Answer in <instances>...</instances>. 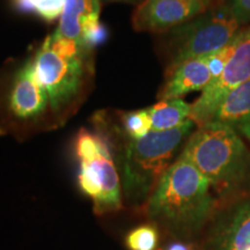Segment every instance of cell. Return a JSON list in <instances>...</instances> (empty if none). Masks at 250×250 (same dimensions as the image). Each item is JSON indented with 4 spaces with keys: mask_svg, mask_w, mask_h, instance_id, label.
I'll use <instances>...</instances> for the list:
<instances>
[{
    "mask_svg": "<svg viewBox=\"0 0 250 250\" xmlns=\"http://www.w3.org/2000/svg\"><path fill=\"white\" fill-rule=\"evenodd\" d=\"M93 129L108 143L120 173L122 192L129 204L147 202L156 184L173 164V159L190 134L195 123L191 120L173 130L151 131L142 138L125 134L112 118L110 109L96 111Z\"/></svg>",
    "mask_w": 250,
    "mask_h": 250,
    "instance_id": "obj_1",
    "label": "cell"
},
{
    "mask_svg": "<svg viewBox=\"0 0 250 250\" xmlns=\"http://www.w3.org/2000/svg\"><path fill=\"white\" fill-rule=\"evenodd\" d=\"M30 59L36 80L48 96L56 127H61L79 110L92 90L94 49L52 33Z\"/></svg>",
    "mask_w": 250,
    "mask_h": 250,
    "instance_id": "obj_2",
    "label": "cell"
},
{
    "mask_svg": "<svg viewBox=\"0 0 250 250\" xmlns=\"http://www.w3.org/2000/svg\"><path fill=\"white\" fill-rule=\"evenodd\" d=\"M188 159L228 205L250 197V147L235 130L212 121L196 127L183 145Z\"/></svg>",
    "mask_w": 250,
    "mask_h": 250,
    "instance_id": "obj_3",
    "label": "cell"
},
{
    "mask_svg": "<svg viewBox=\"0 0 250 250\" xmlns=\"http://www.w3.org/2000/svg\"><path fill=\"white\" fill-rule=\"evenodd\" d=\"M214 208L208 179L181 154L162 175L146 204L153 223L177 237L199 232Z\"/></svg>",
    "mask_w": 250,
    "mask_h": 250,
    "instance_id": "obj_4",
    "label": "cell"
},
{
    "mask_svg": "<svg viewBox=\"0 0 250 250\" xmlns=\"http://www.w3.org/2000/svg\"><path fill=\"white\" fill-rule=\"evenodd\" d=\"M56 129L48 96L36 80L30 56L0 67V134L24 139Z\"/></svg>",
    "mask_w": 250,
    "mask_h": 250,
    "instance_id": "obj_5",
    "label": "cell"
},
{
    "mask_svg": "<svg viewBox=\"0 0 250 250\" xmlns=\"http://www.w3.org/2000/svg\"><path fill=\"white\" fill-rule=\"evenodd\" d=\"M241 29L226 1L166 33V70L223 49Z\"/></svg>",
    "mask_w": 250,
    "mask_h": 250,
    "instance_id": "obj_6",
    "label": "cell"
},
{
    "mask_svg": "<svg viewBox=\"0 0 250 250\" xmlns=\"http://www.w3.org/2000/svg\"><path fill=\"white\" fill-rule=\"evenodd\" d=\"M79 161L78 183L92 199L96 213H110L122 208V183L108 143L95 131L81 129L74 139Z\"/></svg>",
    "mask_w": 250,
    "mask_h": 250,
    "instance_id": "obj_7",
    "label": "cell"
},
{
    "mask_svg": "<svg viewBox=\"0 0 250 250\" xmlns=\"http://www.w3.org/2000/svg\"><path fill=\"white\" fill-rule=\"evenodd\" d=\"M250 80V26L236 34V44L221 76L211 81L201 96L191 103L190 120L196 127L210 123L225 99Z\"/></svg>",
    "mask_w": 250,
    "mask_h": 250,
    "instance_id": "obj_8",
    "label": "cell"
},
{
    "mask_svg": "<svg viewBox=\"0 0 250 250\" xmlns=\"http://www.w3.org/2000/svg\"><path fill=\"white\" fill-rule=\"evenodd\" d=\"M208 0H143L132 15L136 31L166 34L212 7Z\"/></svg>",
    "mask_w": 250,
    "mask_h": 250,
    "instance_id": "obj_9",
    "label": "cell"
},
{
    "mask_svg": "<svg viewBox=\"0 0 250 250\" xmlns=\"http://www.w3.org/2000/svg\"><path fill=\"white\" fill-rule=\"evenodd\" d=\"M101 0H66L54 34L78 44L94 49L107 39V30L100 22Z\"/></svg>",
    "mask_w": 250,
    "mask_h": 250,
    "instance_id": "obj_10",
    "label": "cell"
},
{
    "mask_svg": "<svg viewBox=\"0 0 250 250\" xmlns=\"http://www.w3.org/2000/svg\"><path fill=\"white\" fill-rule=\"evenodd\" d=\"M204 250H250V197L232 203L219 214Z\"/></svg>",
    "mask_w": 250,
    "mask_h": 250,
    "instance_id": "obj_11",
    "label": "cell"
},
{
    "mask_svg": "<svg viewBox=\"0 0 250 250\" xmlns=\"http://www.w3.org/2000/svg\"><path fill=\"white\" fill-rule=\"evenodd\" d=\"M212 76L208 55L189 59L165 71V80L159 89V101L182 99L193 92H203L210 85Z\"/></svg>",
    "mask_w": 250,
    "mask_h": 250,
    "instance_id": "obj_12",
    "label": "cell"
},
{
    "mask_svg": "<svg viewBox=\"0 0 250 250\" xmlns=\"http://www.w3.org/2000/svg\"><path fill=\"white\" fill-rule=\"evenodd\" d=\"M213 121L230 126L250 145V80L225 99Z\"/></svg>",
    "mask_w": 250,
    "mask_h": 250,
    "instance_id": "obj_13",
    "label": "cell"
},
{
    "mask_svg": "<svg viewBox=\"0 0 250 250\" xmlns=\"http://www.w3.org/2000/svg\"><path fill=\"white\" fill-rule=\"evenodd\" d=\"M152 131L173 130L190 120L191 104L183 99L159 101L147 108Z\"/></svg>",
    "mask_w": 250,
    "mask_h": 250,
    "instance_id": "obj_14",
    "label": "cell"
},
{
    "mask_svg": "<svg viewBox=\"0 0 250 250\" xmlns=\"http://www.w3.org/2000/svg\"><path fill=\"white\" fill-rule=\"evenodd\" d=\"M110 111L118 127L131 138H142V137L147 136L152 131L151 118H149L147 108L132 111L111 110L110 109Z\"/></svg>",
    "mask_w": 250,
    "mask_h": 250,
    "instance_id": "obj_15",
    "label": "cell"
},
{
    "mask_svg": "<svg viewBox=\"0 0 250 250\" xmlns=\"http://www.w3.org/2000/svg\"><path fill=\"white\" fill-rule=\"evenodd\" d=\"M65 2L66 0H12L14 8L20 13L37 15L45 22L61 19Z\"/></svg>",
    "mask_w": 250,
    "mask_h": 250,
    "instance_id": "obj_16",
    "label": "cell"
},
{
    "mask_svg": "<svg viewBox=\"0 0 250 250\" xmlns=\"http://www.w3.org/2000/svg\"><path fill=\"white\" fill-rule=\"evenodd\" d=\"M159 233L153 225H142L127 234L126 247L129 250H155Z\"/></svg>",
    "mask_w": 250,
    "mask_h": 250,
    "instance_id": "obj_17",
    "label": "cell"
},
{
    "mask_svg": "<svg viewBox=\"0 0 250 250\" xmlns=\"http://www.w3.org/2000/svg\"><path fill=\"white\" fill-rule=\"evenodd\" d=\"M226 4L241 26L250 23V0H226Z\"/></svg>",
    "mask_w": 250,
    "mask_h": 250,
    "instance_id": "obj_18",
    "label": "cell"
},
{
    "mask_svg": "<svg viewBox=\"0 0 250 250\" xmlns=\"http://www.w3.org/2000/svg\"><path fill=\"white\" fill-rule=\"evenodd\" d=\"M162 250H193L192 246L189 245V243L184 242H173L170 245H168L166 248Z\"/></svg>",
    "mask_w": 250,
    "mask_h": 250,
    "instance_id": "obj_19",
    "label": "cell"
},
{
    "mask_svg": "<svg viewBox=\"0 0 250 250\" xmlns=\"http://www.w3.org/2000/svg\"><path fill=\"white\" fill-rule=\"evenodd\" d=\"M103 2H126V4L132 5H139L143 0H101Z\"/></svg>",
    "mask_w": 250,
    "mask_h": 250,
    "instance_id": "obj_20",
    "label": "cell"
},
{
    "mask_svg": "<svg viewBox=\"0 0 250 250\" xmlns=\"http://www.w3.org/2000/svg\"><path fill=\"white\" fill-rule=\"evenodd\" d=\"M208 1H210L212 5L215 6V5H219V4H223L224 0H208Z\"/></svg>",
    "mask_w": 250,
    "mask_h": 250,
    "instance_id": "obj_21",
    "label": "cell"
}]
</instances>
